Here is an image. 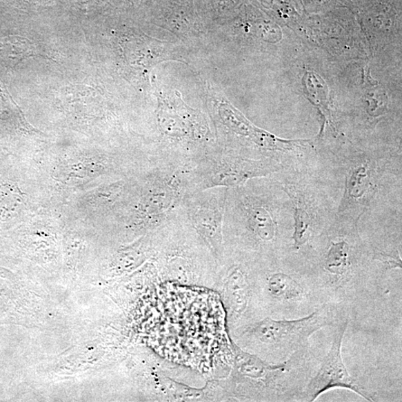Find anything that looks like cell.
<instances>
[{"label": "cell", "mask_w": 402, "mask_h": 402, "mask_svg": "<svg viewBox=\"0 0 402 402\" xmlns=\"http://www.w3.org/2000/svg\"><path fill=\"white\" fill-rule=\"evenodd\" d=\"M248 218L252 234L260 244L267 245L276 240L277 223L268 209L261 205H251L248 210Z\"/></svg>", "instance_id": "8"}, {"label": "cell", "mask_w": 402, "mask_h": 402, "mask_svg": "<svg viewBox=\"0 0 402 402\" xmlns=\"http://www.w3.org/2000/svg\"><path fill=\"white\" fill-rule=\"evenodd\" d=\"M349 320L343 319L335 325L330 351L323 359L314 375L310 376L302 392L300 401H314L325 392L335 388L347 389L363 399L373 401L370 392L359 385L345 368L342 357V344Z\"/></svg>", "instance_id": "3"}, {"label": "cell", "mask_w": 402, "mask_h": 402, "mask_svg": "<svg viewBox=\"0 0 402 402\" xmlns=\"http://www.w3.org/2000/svg\"><path fill=\"white\" fill-rule=\"evenodd\" d=\"M191 220L194 228L208 248L217 267L224 264L223 233V201L221 195H205L192 205Z\"/></svg>", "instance_id": "5"}, {"label": "cell", "mask_w": 402, "mask_h": 402, "mask_svg": "<svg viewBox=\"0 0 402 402\" xmlns=\"http://www.w3.org/2000/svg\"><path fill=\"white\" fill-rule=\"evenodd\" d=\"M255 274L241 263H224L214 288L221 295L230 332L263 319L257 293Z\"/></svg>", "instance_id": "2"}, {"label": "cell", "mask_w": 402, "mask_h": 402, "mask_svg": "<svg viewBox=\"0 0 402 402\" xmlns=\"http://www.w3.org/2000/svg\"><path fill=\"white\" fill-rule=\"evenodd\" d=\"M288 192L294 203V232L293 234L294 248L301 249L310 240L313 232V220L304 202L301 201L292 190Z\"/></svg>", "instance_id": "9"}, {"label": "cell", "mask_w": 402, "mask_h": 402, "mask_svg": "<svg viewBox=\"0 0 402 402\" xmlns=\"http://www.w3.org/2000/svg\"><path fill=\"white\" fill-rule=\"evenodd\" d=\"M256 286L259 304L265 316L280 310H301L316 301L310 288L283 272L256 277Z\"/></svg>", "instance_id": "4"}, {"label": "cell", "mask_w": 402, "mask_h": 402, "mask_svg": "<svg viewBox=\"0 0 402 402\" xmlns=\"http://www.w3.org/2000/svg\"><path fill=\"white\" fill-rule=\"evenodd\" d=\"M277 170L273 164L242 158H222L210 170V186H238Z\"/></svg>", "instance_id": "6"}, {"label": "cell", "mask_w": 402, "mask_h": 402, "mask_svg": "<svg viewBox=\"0 0 402 402\" xmlns=\"http://www.w3.org/2000/svg\"><path fill=\"white\" fill-rule=\"evenodd\" d=\"M219 109L223 123L233 132L250 137L261 147L270 149V150L288 151L292 150L293 148L297 147L301 143V142L288 141V140L279 139L257 128L227 103H221Z\"/></svg>", "instance_id": "7"}, {"label": "cell", "mask_w": 402, "mask_h": 402, "mask_svg": "<svg viewBox=\"0 0 402 402\" xmlns=\"http://www.w3.org/2000/svg\"><path fill=\"white\" fill-rule=\"evenodd\" d=\"M333 307L323 304L310 315L293 320H276L267 316L230 332L232 343L242 351L271 363L287 360L308 350L311 336L323 327L338 321Z\"/></svg>", "instance_id": "1"}, {"label": "cell", "mask_w": 402, "mask_h": 402, "mask_svg": "<svg viewBox=\"0 0 402 402\" xmlns=\"http://www.w3.org/2000/svg\"><path fill=\"white\" fill-rule=\"evenodd\" d=\"M371 183L372 173L368 165L362 163L352 167L345 183V199L351 202L362 200Z\"/></svg>", "instance_id": "10"}, {"label": "cell", "mask_w": 402, "mask_h": 402, "mask_svg": "<svg viewBox=\"0 0 402 402\" xmlns=\"http://www.w3.org/2000/svg\"><path fill=\"white\" fill-rule=\"evenodd\" d=\"M374 259L381 261L390 268H401V260L399 257L391 256L386 252H377L374 256Z\"/></svg>", "instance_id": "11"}]
</instances>
